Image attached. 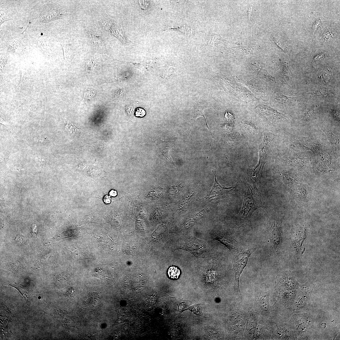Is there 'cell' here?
<instances>
[{"label":"cell","instance_id":"cell-1","mask_svg":"<svg viewBox=\"0 0 340 340\" xmlns=\"http://www.w3.org/2000/svg\"><path fill=\"white\" fill-rule=\"evenodd\" d=\"M244 201L240 212L237 216V220L248 226L251 225V216L256 209L263 207L264 203L262 197L257 186L246 183Z\"/></svg>","mask_w":340,"mask_h":340},{"label":"cell","instance_id":"cell-2","mask_svg":"<svg viewBox=\"0 0 340 340\" xmlns=\"http://www.w3.org/2000/svg\"><path fill=\"white\" fill-rule=\"evenodd\" d=\"M255 301L252 310L264 319L270 321L269 290L264 282L257 285L254 290Z\"/></svg>","mask_w":340,"mask_h":340},{"label":"cell","instance_id":"cell-3","mask_svg":"<svg viewBox=\"0 0 340 340\" xmlns=\"http://www.w3.org/2000/svg\"><path fill=\"white\" fill-rule=\"evenodd\" d=\"M240 301V298H237L230 318V328L233 339L243 340L247 312L241 307Z\"/></svg>","mask_w":340,"mask_h":340},{"label":"cell","instance_id":"cell-4","mask_svg":"<svg viewBox=\"0 0 340 340\" xmlns=\"http://www.w3.org/2000/svg\"><path fill=\"white\" fill-rule=\"evenodd\" d=\"M252 253L250 249L237 248L232 252V262L235 274L234 293L237 298H241L239 285L240 275L246 266L248 259Z\"/></svg>","mask_w":340,"mask_h":340},{"label":"cell","instance_id":"cell-5","mask_svg":"<svg viewBox=\"0 0 340 340\" xmlns=\"http://www.w3.org/2000/svg\"><path fill=\"white\" fill-rule=\"evenodd\" d=\"M271 138L268 133L264 134L263 140L259 147V158L258 163L254 168H248L247 170V177L249 180L253 183L258 184L260 183L264 167L268 160Z\"/></svg>","mask_w":340,"mask_h":340},{"label":"cell","instance_id":"cell-6","mask_svg":"<svg viewBox=\"0 0 340 340\" xmlns=\"http://www.w3.org/2000/svg\"><path fill=\"white\" fill-rule=\"evenodd\" d=\"M309 227L307 223L302 225L297 224L291 231L290 238L294 250L295 256L297 259L303 255L305 251Z\"/></svg>","mask_w":340,"mask_h":340},{"label":"cell","instance_id":"cell-7","mask_svg":"<svg viewBox=\"0 0 340 340\" xmlns=\"http://www.w3.org/2000/svg\"><path fill=\"white\" fill-rule=\"evenodd\" d=\"M284 216L275 214L270 216L268 220L269 241L272 250L275 251L280 248L282 242V224Z\"/></svg>","mask_w":340,"mask_h":340},{"label":"cell","instance_id":"cell-8","mask_svg":"<svg viewBox=\"0 0 340 340\" xmlns=\"http://www.w3.org/2000/svg\"><path fill=\"white\" fill-rule=\"evenodd\" d=\"M276 287L278 290L290 291L299 288L301 285L298 283L290 271L282 272L276 277Z\"/></svg>","mask_w":340,"mask_h":340},{"label":"cell","instance_id":"cell-9","mask_svg":"<svg viewBox=\"0 0 340 340\" xmlns=\"http://www.w3.org/2000/svg\"><path fill=\"white\" fill-rule=\"evenodd\" d=\"M214 174L215 179L214 184L208 195L207 197L204 198L206 200L209 199L212 200H217L219 199L225 198L232 194L236 189V186L229 188L223 187L218 182L216 179V172Z\"/></svg>","mask_w":340,"mask_h":340},{"label":"cell","instance_id":"cell-10","mask_svg":"<svg viewBox=\"0 0 340 340\" xmlns=\"http://www.w3.org/2000/svg\"><path fill=\"white\" fill-rule=\"evenodd\" d=\"M258 321L257 314L252 310L247 312L243 340H254Z\"/></svg>","mask_w":340,"mask_h":340},{"label":"cell","instance_id":"cell-11","mask_svg":"<svg viewBox=\"0 0 340 340\" xmlns=\"http://www.w3.org/2000/svg\"><path fill=\"white\" fill-rule=\"evenodd\" d=\"M314 285L313 283L307 282L306 283L302 285L301 289L302 291L301 294L298 297V298L295 302V306L297 309H300L303 307L306 304L309 298L311 293L312 292Z\"/></svg>","mask_w":340,"mask_h":340},{"label":"cell","instance_id":"cell-12","mask_svg":"<svg viewBox=\"0 0 340 340\" xmlns=\"http://www.w3.org/2000/svg\"><path fill=\"white\" fill-rule=\"evenodd\" d=\"M101 300L102 296L100 293L94 292L90 293L84 301L85 308L90 309H97L100 305Z\"/></svg>","mask_w":340,"mask_h":340},{"label":"cell","instance_id":"cell-13","mask_svg":"<svg viewBox=\"0 0 340 340\" xmlns=\"http://www.w3.org/2000/svg\"><path fill=\"white\" fill-rule=\"evenodd\" d=\"M286 324L276 326L272 327V339L278 340L289 339L290 331Z\"/></svg>","mask_w":340,"mask_h":340},{"label":"cell","instance_id":"cell-14","mask_svg":"<svg viewBox=\"0 0 340 340\" xmlns=\"http://www.w3.org/2000/svg\"><path fill=\"white\" fill-rule=\"evenodd\" d=\"M211 107L209 105L207 101H198L194 103V105L193 118L195 121L197 118L200 116H203L205 119L207 128L209 130V131L213 138L214 137L212 134L210 129L207 125V121L204 115V110L207 108Z\"/></svg>","mask_w":340,"mask_h":340},{"label":"cell","instance_id":"cell-15","mask_svg":"<svg viewBox=\"0 0 340 340\" xmlns=\"http://www.w3.org/2000/svg\"><path fill=\"white\" fill-rule=\"evenodd\" d=\"M214 237L215 239L218 241L229 249H233V241L229 235L224 233L219 232L216 233Z\"/></svg>","mask_w":340,"mask_h":340},{"label":"cell","instance_id":"cell-16","mask_svg":"<svg viewBox=\"0 0 340 340\" xmlns=\"http://www.w3.org/2000/svg\"><path fill=\"white\" fill-rule=\"evenodd\" d=\"M158 146L163 156L168 160L172 161L169 153L170 149L173 146L171 143L169 141H161L159 143Z\"/></svg>","mask_w":340,"mask_h":340},{"label":"cell","instance_id":"cell-17","mask_svg":"<svg viewBox=\"0 0 340 340\" xmlns=\"http://www.w3.org/2000/svg\"><path fill=\"white\" fill-rule=\"evenodd\" d=\"M300 97H291L278 94L277 99L281 104L288 105H293L297 103Z\"/></svg>","mask_w":340,"mask_h":340},{"label":"cell","instance_id":"cell-18","mask_svg":"<svg viewBox=\"0 0 340 340\" xmlns=\"http://www.w3.org/2000/svg\"><path fill=\"white\" fill-rule=\"evenodd\" d=\"M312 94L314 96L328 97L334 96V93L331 88H322L314 91Z\"/></svg>","mask_w":340,"mask_h":340},{"label":"cell","instance_id":"cell-19","mask_svg":"<svg viewBox=\"0 0 340 340\" xmlns=\"http://www.w3.org/2000/svg\"><path fill=\"white\" fill-rule=\"evenodd\" d=\"M208 45L212 46L215 44L219 43L220 41H224L219 34L213 33H211L208 37Z\"/></svg>","mask_w":340,"mask_h":340},{"label":"cell","instance_id":"cell-20","mask_svg":"<svg viewBox=\"0 0 340 340\" xmlns=\"http://www.w3.org/2000/svg\"><path fill=\"white\" fill-rule=\"evenodd\" d=\"M201 303L194 304L186 308L185 309V310H186L189 309L195 314L202 317L203 318H207V317L204 316L203 313L201 312Z\"/></svg>","mask_w":340,"mask_h":340},{"label":"cell","instance_id":"cell-21","mask_svg":"<svg viewBox=\"0 0 340 340\" xmlns=\"http://www.w3.org/2000/svg\"><path fill=\"white\" fill-rule=\"evenodd\" d=\"M89 33L93 42L95 43H97L99 47L103 49L104 47L102 40V37L97 33H94L93 32H89Z\"/></svg>","mask_w":340,"mask_h":340},{"label":"cell","instance_id":"cell-22","mask_svg":"<svg viewBox=\"0 0 340 340\" xmlns=\"http://www.w3.org/2000/svg\"><path fill=\"white\" fill-rule=\"evenodd\" d=\"M168 274L170 278L172 279H177L180 274L179 269L175 266L170 267L168 270Z\"/></svg>","mask_w":340,"mask_h":340},{"label":"cell","instance_id":"cell-23","mask_svg":"<svg viewBox=\"0 0 340 340\" xmlns=\"http://www.w3.org/2000/svg\"><path fill=\"white\" fill-rule=\"evenodd\" d=\"M315 109L314 108L310 110L309 111L306 112L303 117L302 120L305 121H309L311 119V116L314 113Z\"/></svg>","mask_w":340,"mask_h":340},{"label":"cell","instance_id":"cell-24","mask_svg":"<svg viewBox=\"0 0 340 340\" xmlns=\"http://www.w3.org/2000/svg\"><path fill=\"white\" fill-rule=\"evenodd\" d=\"M146 114V111L143 109L140 108H137L135 111V115L137 117H142Z\"/></svg>","mask_w":340,"mask_h":340},{"label":"cell","instance_id":"cell-25","mask_svg":"<svg viewBox=\"0 0 340 340\" xmlns=\"http://www.w3.org/2000/svg\"><path fill=\"white\" fill-rule=\"evenodd\" d=\"M156 297L155 296H148L146 299V301L149 304L154 305L156 303Z\"/></svg>","mask_w":340,"mask_h":340},{"label":"cell","instance_id":"cell-26","mask_svg":"<svg viewBox=\"0 0 340 340\" xmlns=\"http://www.w3.org/2000/svg\"><path fill=\"white\" fill-rule=\"evenodd\" d=\"M273 41L281 49L285 51L286 49V46L283 42H281L280 41L277 39L275 38L274 37L273 39Z\"/></svg>","mask_w":340,"mask_h":340},{"label":"cell","instance_id":"cell-27","mask_svg":"<svg viewBox=\"0 0 340 340\" xmlns=\"http://www.w3.org/2000/svg\"><path fill=\"white\" fill-rule=\"evenodd\" d=\"M36 140L43 144H46L49 142V140L47 138L43 137H38L37 138Z\"/></svg>","mask_w":340,"mask_h":340},{"label":"cell","instance_id":"cell-28","mask_svg":"<svg viewBox=\"0 0 340 340\" xmlns=\"http://www.w3.org/2000/svg\"><path fill=\"white\" fill-rule=\"evenodd\" d=\"M321 23V20L320 19H319L317 20L315 22L312 28V30L314 32H315L316 31L317 29L320 25Z\"/></svg>","mask_w":340,"mask_h":340},{"label":"cell","instance_id":"cell-29","mask_svg":"<svg viewBox=\"0 0 340 340\" xmlns=\"http://www.w3.org/2000/svg\"><path fill=\"white\" fill-rule=\"evenodd\" d=\"M253 5L252 4L250 5L247 11V15L249 20H250L252 15Z\"/></svg>","mask_w":340,"mask_h":340},{"label":"cell","instance_id":"cell-30","mask_svg":"<svg viewBox=\"0 0 340 340\" xmlns=\"http://www.w3.org/2000/svg\"><path fill=\"white\" fill-rule=\"evenodd\" d=\"M103 201L105 204L110 203L111 201L110 197L107 195L105 196L103 198Z\"/></svg>","mask_w":340,"mask_h":340},{"label":"cell","instance_id":"cell-31","mask_svg":"<svg viewBox=\"0 0 340 340\" xmlns=\"http://www.w3.org/2000/svg\"><path fill=\"white\" fill-rule=\"evenodd\" d=\"M324 56V54H321L316 56L314 58V61L318 60H319L322 59Z\"/></svg>","mask_w":340,"mask_h":340},{"label":"cell","instance_id":"cell-32","mask_svg":"<svg viewBox=\"0 0 340 340\" xmlns=\"http://www.w3.org/2000/svg\"><path fill=\"white\" fill-rule=\"evenodd\" d=\"M109 194L110 196L115 197L117 195V193L116 190H112L109 192Z\"/></svg>","mask_w":340,"mask_h":340}]
</instances>
